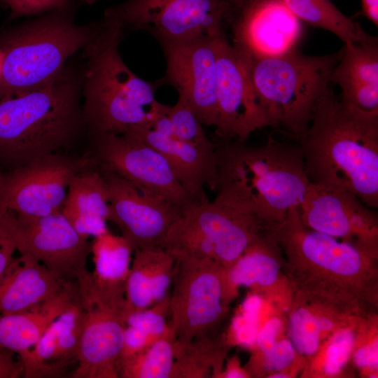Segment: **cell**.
<instances>
[{"label":"cell","mask_w":378,"mask_h":378,"mask_svg":"<svg viewBox=\"0 0 378 378\" xmlns=\"http://www.w3.org/2000/svg\"><path fill=\"white\" fill-rule=\"evenodd\" d=\"M80 2L85 3L88 5L94 4L98 0H79Z\"/></svg>","instance_id":"obj_45"},{"label":"cell","mask_w":378,"mask_h":378,"mask_svg":"<svg viewBox=\"0 0 378 378\" xmlns=\"http://www.w3.org/2000/svg\"><path fill=\"white\" fill-rule=\"evenodd\" d=\"M217 37L160 43L166 60V74L161 81L176 90L178 99L191 108L203 125L214 127L218 120Z\"/></svg>","instance_id":"obj_14"},{"label":"cell","mask_w":378,"mask_h":378,"mask_svg":"<svg viewBox=\"0 0 378 378\" xmlns=\"http://www.w3.org/2000/svg\"><path fill=\"white\" fill-rule=\"evenodd\" d=\"M169 295L155 304L128 314L126 325L135 327L156 341L169 330Z\"/></svg>","instance_id":"obj_35"},{"label":"cell","mask_w":378,"mask_h":378,"mask_svg":"<svg viewBox=\"0 0 378 378\" xmlns=\"http://www.w3.org/2000/svg\"><path fill=\"white\" fill-rule=\"evenodd\" d=\"M365 332L360 335L351 358L357 368L371 377V375L377 374L378 340L377 335H374L372 337H367V342H363Z\"/></svg>","instance_id":"obj_38"},{"label":"cell","mask_w":378,"mask_h":378,"mask_svg":"<svg viewBox=\"0 0 378 378\" xmlns=\"http://www.w3.org/2000/svg\"><path fill=\"white\" fill-rule=\"evenodd\" d=\"M76 8L43 14L10 34L0 50V100L48 85L64 72L71 55L97 36L102 20L78 24Z\"/></svg>","instance_id":"obj_6"},{"label":"cell","mask_w":378,"mask_h":378,"mask_svg":"<svg viewBox=\"0 0 378 378\" xmlns=\"http://www.w3.org/2000/svg\"><path fill=\"white\" fill-rule=\"evenodd\" d=\"M281 1L303 23L332 32L344 44L378 40L368 34L353 18L340 12L330 0Z\"/></svg>","instance_id":"obj_28"},{"label":"cell","mask_w":378,"mask_h":378,"mask_svg":"<svg viewBox=\"0 0 378 378\" xmlns=\"http://www.w3.org/2000/svg\"><path fill=\"white\" fill-rule=\"evenodd\" d=\"M362 14L378 27V0H361Z\"/></svg>","instance_id":"obj_43"},{"label":"cell","mask_w":378,"mask_h":378,"mask_svg":"<svg viewBox=\"0 0 378 378\" xmlns=\"http://www.w3.org/2000/svg\"><path fill=\"white\" fill-rule=\"evenodd\" d=\"M74 229L83 237H97L109 230L106 187L100 172L91 165L71 181L62 210Z\"/></svg>","instance_id":"obj_25"},{"label":"cell","mask_w":378,"mask_h":378,"mask_svg":"<svg viewBox=\"0 0 378 378\" xmlns=\"http://www.w3.org/2000/svg\"><path fill=\"white\" fill-rule=\"evenodd\" d=\"M330 83L340 88L344 104L378 112V40L344 44Z\"/></svg>","instance_id":"obj_22"},{"label":"cell","mask_w":378,"mask_h":378,"mask_svg":"<svg viewBox=\"0 0 378 378\" xmlns=\"http://www.w3.org/2000/svg\"><path fill=\"white\" fill-rule=\"evenodd\" d=\"M342 51L343 48L323 56L298 50L274 56L248 55L253 88L270 127L297 141L304 134L316 104L330 89V75Z\"/></svg>","instance_id":"obj_7"},{"label":"cell","mask_w":378,"mask_h":378,"mask_svg":"<svg viewBox=\"0 0 378 378\" xmlns=\"http://www.w3.org/2000/svg\"><path fill=\"white\" fill-rule=\"evenodd\" d=\"M87 135V154L96 168L115 174L181 209L198 202L187 192L167 159L150 145L127 134Z\"/></svg>","instance_id":"obj_11"},{"label":"cell","mask_w":378,"mask_h":378,"mask_svg":"<svg viewBox=\"0 0 378 378\" xmlns=\"http://www.w3.org/2000/svg\"><path fill=\"white\" fill-rule=\"evenodd\" d=\"M369 321L340 328L322 344L318 354L306 364L307 377H336L342 375L351 358L358 337Z\"/></svg>","instance_id":"obj_30"},{"label":"cell","mask_w":378,"mask_h":378,"mask_svg":"<svg viewBox=\"0 0 378 378\" xmlns=\"http://www.w3.org/2000/svg\"><path fill=\"white\" fill-rule=\"evenodd\" d=\"M79 298L78 286L69 284L57 295L32 308L0 314V347L19 357L37 343L49 326Z\"/></svg>","instance_id":"obj_24"},{"label":"cell","mask_w":378,"mask_h":378,"mask_svg":"<svg viewBox=\"0 0 378 378\" xmlns=\"http://www.w3.org/2000/svg\"><path fill=\"white\" fill-rule=\"evenodd\" d=\"M24 375L22 364L16 354L0 347V378H18Z\"/></svg>","instance_id":"obj_41"},{"label":"cell","mask_w":378,"mask_h":378,"mask_svg":"<svg viewBox=\"0 0 378 378\" xmlns=\"http://www.w3.org/2000/svg\"><path fill=\"white\" fill-rule=\"evenodd\" d=\"M15 216L20 253L31 255L65 283H77L87 273L91 241L74 229L62 211L43 216Z\"/></svg>","instance_id":"obj_16"},{"label":"cell","mask_w":378,"mask_h":378,"mask_svg":"<svg viewBox=\"0 0 378 378\" xmlns=\"http://www.w3.org/2000/svg\"><path fill=\"white\" fill-rule=\"evenodd\" d=\"M122 134L150 145L169 162L181 183L196 201L208 200L204 188L214 189L216 180L215 150L203 149L169 134L148 127L136 126Z\"/></svg>","instance_id":"obj_20"},{"label":"cell","mask_w":378,"mask_h":378,"mask_svg":"<svg viewBox=\"0 0 378 378\" xmlns=\"http://www.w3.org/2000/svg\"><path fill=\"white\" fill-rule=\"evenodd\" d=\"M298 142L309 183L348 191L378 207V112L349 106L330 88Z\"/></svg>","instance_id":"obj_3"},{"label":"cell","mask_w":378,"mask_h":378,"mask_svg":"<svg viewBox=\"0 0 378 378\" xmlns=\"http://www.w3.org/2000/svg\"><path fill=\"white\" fill-rule=\"evenodd\" d=\"M91 165L88 154L65 152L0 172V206L21 216H43L62 211L71 181Z\"/></svg>","instance_id":"obj_12"},{"label":"cell","mask_w":378,"mask_h":378,"mask_svg":"<svg viewBox=\"0 0 378 378\" xmlns=\"http://www.w3.org/2000/svg\"><path fill=\"white\" fill-rule=\"evenodd\" d=\"M75 0H0V5L8 8V19L41 15L48 12L77 6Z\"/></svg>","instance_id":"obj_36"},{"label":"cell","mask_w":378,"mask_h":378,"mask_svg":"<svg viewBox=\"0 0 378 378\" xmlns=\"http://www.w3.org/2000/svg\"><path fill=\"white\" fill-rule=\"evenodd\" d=\"M175 258L164 248L134 249L126 283L129 314L150 307L169 295Z\"/></svg>","instance_id":"obj_26"},{"label":"cell","mask_w":378,"mask_h":378,"mask_svg":"<svg viewBox=\"0 0 378 378\" xmlns=\"http://www.w3.org/2000/svg\"><path fill=\"white\" fill-rule=\"evenodd\" d=\"M215 204L272 228L298 206L309 182L298 141L270 138L261 145L237 139L215 144Z\"/></svg>","instance_id":"obj_2"},{"label":"cell","mask_w":378,"mask_h":378,"mask_svg":"<svg viewBox=\"0 0 378 378\" xmlns=\"http://www.w3.org/2000/svg\"><path fill=\"white\" fill-rule=\"evenodd\" d=\"M175 259L169 323L176 351L193 340L220 336L228 305L220 265L206 259Z\"/></svg>","instance_id":"obj_9"},{"label":"cell","mask_w":378,"mask_h":378,"mask_svg":"<svg viewBox=\"0 0 378 378\" xmlns=\"http://www.w3.org/2000/svg\"><path fill=\"white\" fill-rule=\"evenodd\" d=\"M163 108L169 122L167 134L203 149L215 150V144L206 136L203 125L184 102L178 99L173 106L163 104Z\"/></svg>","instance_id":"obj_33"},{"label":"cell","mask_w":378,"mask_h":378,"mask_svg":"<svg viewBox=\"0 0 378 378\" xmlns=\"http://www.w3.org/2000/svg\"><path fill=\"white\" fill-rule=\"evenodd\" d=\"M251 377L245 368L240 367L238 360L233 358L223 369L219 378H247Z\"/></svg>","instance_id":"obj_42"},{"label":"cell","mask_w":378,"mask_h":378,"mask_svg":"<svg viewBox=\"0 0 378 378\" xmlns=\"http://www.w3.org/2000/svg\"><path fill=\"white\" fill-rule=\"evenodd\" d=\"M175 337L170 330L141 351L123 358L120 378H173Z\"/></svg>","instance_id":"obj_31"},{"label":"cell","mask_w":378,"mask_h":378,"mask_svg":"<svg viewBox=\"0 0 378 378\" xmlns=\"http://www.w3.org/2000/svg\"><path fill=\"white\" fill-rule=\"evenodd\" d=\"M297 358L299 356L289 339L282 338L265 351H254L246 370L250 377L262 372L267 375L284 372L291 377L290 371L293 365L297 363Z\"/></svg>","instance_id":"obj_34"},{"label":"cell","mask_w":378,"mask_h":378,"mask_svg":"<svg viewBox=\"0 0 378 378\" xmlns=\"http://www.w3.org/2000/svg\"><path fill=\"white\" fill-rule=\"evenodd\" d=\"M232 10L233 18L235 15L259 0H226Z\"/></svg>","instance_id":"obj_44"},{"label":"cell","mask_w":378,"mask_h":378,"mask_svg":"<svg viewBox=\"0 0 378 378\" xmlns=\"http://www.w3.org/2000/svg\"><path fill=\"white\" fill-rule=\"evenodd\" d=\"M270 229L258 218L214 202H197L182 209L164 248L175 258L210 260L225 270Z\"/></svg>","instance_id":"obj_8"},{"label":"cell","mask_w":378,"mask_h":378,"mask_svg":"<svg viewBox=\"0 0 378 378\" xmlns=\"http://www.w3.org/2000/svg\"><path fill=\"white\" fill-rule=\"evenodd\" d=\"M17 250L15 214L0 206V279Z\"/></svg>","instance_id":"obj_37"},{"label":"cell","mask_w":378,"mask_h":378,"mask_svg":"<svg viewBox=\"0 0 378 378\" xmlns=\"http://www.w3.org/2000/svg\"><path fill=\"white\" fill-rule=\"evenodd\" d=\"M283 258L274 229L267 230L239 259L224 270V297L227 305L237 295L241 286L262 295L274 293L288 286L283 274Z\"/></svg>","instance_id":"obj_21"},{"label":"cell","mask_w":378,"mask_h":378,"mask_svg":"<svg viewBox=\"0 0 378 378\" xmlns=\"http://www.w3.org/2000/svg\"><path fill=\"white\" fill-rule=\"evenodd\" d=\"M97 169L108 192V221L119 228L134 250L164 248L167 234L182 209L143 192L115 174Z\"/></svg>","instance_id":"obj_17"},{"label":"cell","mask_w":378,"mask_h":378,"mask_svg":"<svg viewBox=\"0 0 378 378\" xmlns=\"http://www.w3.org/2000/svg\"><path fill=\"white\" fill-rule=\"evenodd\" d=\"M291 295L363 318L377 308V250L313 230L298 206L274 228Z\"/></svg>","instance_id":"obj_1"},{"label":"cell","mask_w":378,"mask_h":378,"mask_svg":"<svg viewBox=\"0 0 378 378\" xmlns=\"http://www.w3.org/2000/svg\"><path fill=\"white\" fill-rule=\"evenodd\" d=\"M1 55H0V76H1Z\"/></svg>","instance_id":"obj_46"},{"label":"cell","mask_w":378,"mask_h":378,"mask_svg":"<svg viewBox=\"0 0 378 378\" xmlns=\"http://www.w3.org/2000/svg\"><path fill=\"white\" fill-rule=\"evenodd\" d=\"M82 326L72 378H120V363L129 314L126 300L104 298L93 288L90 272L78 282Z\"/></svg>","instance_id":"obj_13"},{"label":"cell","mask_w":378,"mask_h":378,"mask_svg":"<svg viewBox=\"0 0 378 378\" xmlns=\"http://www.w3.org/2000/svg\"><path fill=\"white\" fill-rule=\"evenodd\" d=\"M283 327L284 322L279 316H274L267 320L260 327L253 349L254 351H262L270 348L279 340Z\"/></svg>","instance_id":"obj_40"},{"label":"cell","mask_w":378,"mask_h":378,"mask_svg":"<svg viewBox=\"0 0 378 378\" xmlns=\"http://www.w3.org/2000/svg\"><path fill=\"white\" fill-rule=\"evenodd\" d=\"M298 208L307 227L377 250V215L351 192L309 183Z\"/></svg>","instance_id":"obj_18"},{"label":"cell","mask_w":378,"mask_h":378,"mask_svg":"<svg viewBox=\"0 0 378 378\" xmlns=\"http://www.w3.org/2000/svg\"><path fill=\"white\" fill-rule=\"evenodd\" d=\"M290 298L288 339L301 361L306 365L318 354L324 339L312 306L294 295Z\"/></svg>","instance_id":"obj_32"},{"label":"cell","mask_w":378,"mask_h":378,"mask_svg":"<svg viewBox=\"0 0 378 378\" xmlns=\"http://www.w3.org/2000/svg\"><path fill=\"white\" fill-rule=\"evenodd\" d=\"M102 20L160 43L220 36L233 15L226 0H126L108 7Z\"/></svg>","instance_id":"obj_10"},{"label":"cell","mask_w":378,"mask_h":378,"mask_svg":"<svg viewBox=\"0 0 378 378\" xmlns=\"http://www.w3.org/2000/svg\"><path fill=\"white\" fill-rule=\"evenodd\" d=\"M134 248L122 235L109 230L91 241L94 270L91 284L101 296L115 300H125L126 283Z\"/></svg>","instance_id":"obj_27"},{"label":"cell","mask_w":378,"mask_h":378,"mask_svg":"<svg viewBox=\"0 0 378 378\" xmlns=\"http://www.w3.org/2000/svg\"><path fill=\"white\" fill-rule=\"evenodd\" d=\"M102 22L97 36L83 50L87 62L82 106L88 134H122L133 127H148L158 85L137 76L122 60L118 46L124 29Z\"/></svg>","instance_id":"obj_5"},{"label":"cell","mask_w":378,"mask_h":378,"mask_svg":"<svg viewBox=\"0 0 378 378\" xmlns=\"http://www.w3.org/2000/svg\"><path fill=\"white\" fill-rule=\"evenodd\" d=\"M260 318L241 311L232 321V331L236 343L253 349L260 329Z\"/></svg>","instance_id":"obj_39"},{"label":"cell","mask_w":378,"mask_h":378,"mask_svg":"<svg viewBox=\"0 0 378 378\" xmlns=\"http://www.w3.org/2000/svg\"><path fill=\"white\" fill-rule=\"evenodd\" d=\"M216 52V132L222 139L246 141L254 131L270 127L253 88L248 57L225 34L217 37Z\"/></svg>","instance_id":"obj_15"},{"label":"cell","mask_w":378,"mask_h":378,"mask_svg":"<svg viewBox=\"0 0 378 378\" xmlns=\"http://www.w3.org/2000/svg\"><path fill=\"white\" fill-rule=\"evenodd\" d=\"M83 74L69 66L48 85L0 100V172L70 152L87 132Z\"/></svg>","instance_id":"obj_4"},{"label":"cell","mask_w":378,"mask_h":378,"mask_svg":"<svg viewBox=\"0 0 378 378\" xmlns=\"http://www.w3.org/2000/svg\"><path fill=\"white\" fill-rule=\"evenodd\" d=\"M231 25L232 44L250 57L297 50L304 32L303 22L281 0H259L235 15Z\"/></svg>","instance_id":"obj_19"},{"label":"cell","mask_w":378,"mask_h":378,"mask_svg":"<svg viewBox=\"0 0 378 378\" xmlns=\"http://www.w3.org/2000/svg\"><path fill=\"white\" fill-rule=\"evenodd\" d=\"M229 347L220 335L192 341L176 351L173 378H219Z\"/></svg>","instance_id":"obj_29"},{"label":"cell","mask_w":378,"mask_h":378,"mask_svg":"<svg viewBox=\"0 0 378 378\" xmlns=\"http://www.w3.org/2000/svg\"><path fill=\"white\" fill-rule=\"evenodd\" d=\"M69 284L31 255L20 253L0 279V314L29 309L57 295Z\"/></svg>","instance_id":"obj_23"}]
</instances>
